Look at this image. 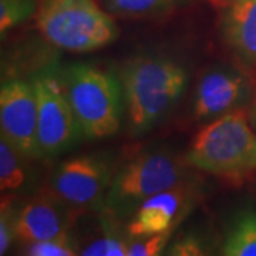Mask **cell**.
<instances>
[{
	"label": "cell",
	"instance_id": "1",
	"mask_svg": "<svg viewBox=\"0 0 256 256\" xmlns=\"http://www.w3.org/2000/svg\"><path fill=\"white\" fill-rule=\"evenodd\" d=\"M128 130L140 136L172 110L184 94L188 74L181 64L160 56H137L120 68Z\"/></svg>",
	"mask_w": 256,
	"mask_h": 256
},
{
	"label": "cell",
	"instance_id": "2",
	"mask_svg": "<svg viewBox=\"0 0 256 256\" xmlns=\"http://www.w3.org/2000/svg\"><path fill=\"white\" fill-rule=\"evenodd\" d=\"M186 162L232 181L256 176V132L246 112L229 111L201 128L190 144Z\"/></svg>",
	"mask_w": 256,
	"mask_h": 256
},
{
	"label": "cell",
	"instance_id": "3",
	"mask_svg": "<svg viewBox=\"0 0 256 256\" xmlns=\"http://www.w3.org/2000/svg\"><path fill=\"white\" fill-rule=\"evenodd\" d=\"M62 80L82 137L100 140L118 131L124 102L118 77L90 64L76 63L64 70Z\"/></svg>",
	"mask_w": 256,
	"mask_h": 256
},
{
	"label": "cell",
	"instance_id": "4",
	"mask_svg": "<svg viewBox=\"0 0 256 256\" xmlns=\"http://www.w3.org/2000/svg\"><path fill=\"white\" fill-rule=\"evenodd\" d=\"M36 24L52 46L73 53L108 46L120 34L116 22L94 0H40Z\"/></svg>",
	"mask_w": 256,
	"mask_h": 256
},
{
	"label": "cell",
	"instance_id": "5",
	"mask_svg": "<svg viewBox=\"0 0 256 256\" xmlns=\"http://www.w3.org/2000/svg\"><path fill=\"white\" fill-rule=\"evenodd\" d=\"M181 160L165 151H146L131 158L114 172L104 210L114 216H127L158 192L188 181Z\"/></svg>",
	"mask_w": 256,
	"mask_h": 256
},
{
	"label": "cell",
	"instance_id": "6",
	"mask_svg": "<svg viewBox=\"0 0 256 256\" xmlns=\"http://www.w3.org/2000/svg\"><path fill=\"white\" fill-rule=\"evenodd\" d=\"M112 176V165L107 156H78L56 166L48 188L50 194L73 210H100L104 208Z\"/></svg>",
	"mask_w": 256,
	"mask_h": 256
},
{
	"label": "cell",
	"instance_id": "7",
	"mask_svg": "<svg viewBox=\"0 0 256 256\" xmlns=\"http://www.w3.org/2000/svg\"><path fill=\"white\" fill-rule=\"evenodd\" d=\"M37 97V134L42 156H57L82 137L67 98L63 80L53 73H40L32 80Z\"/></svg>",
	"mask_w": 256,
	"mask_h": 256
},
{
	"label": "cell",
	"instance_id": "8",
	"mask_svg": "<svg viewBox=\"0 0 256 256\" xmlns=\"http://www.w3.org/2000/svg\"><path fill=\"white\" fill-rule=\"evenodd\" d=\"M37 124V97L33 82L14 78L3 82L0 88L2 137L28 160L42 156Z\"/></svg>",
	"mask_w": 256,
	"mask_h": 256
},
{
	"label": "cell",
	"instance_id": "9",
	"mask_svg": "<svg viewBox=\"0 0 256 256\" xmlns=\"http://www.w3.org/2000/svg\"><path fill=\"white\" fill-rule=\"evenodd\" d=\"M196 195L198 192L192 184L185 181L150 196L134 210L132 220L126 229L127 235L131 238H141L175 229L194 206Z\"/></svg>",
	"mask_w": 256,
	"mask_h": 256
},
{
	"label": "cell",
	"instance_id": "10",
	"mask_svg": "<svg viewBox=\"0 0 256 256\" xmlns=\"http://www.w3.org/2000/svg\"><path fill=\"white\" fill-rule=\"evenodd\" d=\"M250 94L249 80L230 67L210 68L196 84L192 114L200 121L216 118L245 104Z\"/></svg>",
	"mask_w": 256,
	"mask_h": 256
},
{
	"label": "cell",
	"instance_id": "11",
	"mask_svg": "<svg viewBox=\"0 0 256 256\" xmlns=\"http://www.w3.org/2000/svg\"><path fill=\"white\" fill-rule=\"evenodd\" d=\"M70 206L53 194H42L14 206V234L22 244H34L68 234L72 224Z\"/></svg>",
	"mask_w": 256,
	"mask_h": 256
},
{
	"label": "cell",
	"instance_id": "12",
	"mask_svg": "<svg viewBox=\"0 0 256 256\" xmlns=\"http://www.w3.org/2000/svg\"><path fill=\"white\" fill-rule=\"evenodd\" d=\"M224 42L239 58L256 67V0H216Z\"/></svg>",
	"mask_w": 256,
	"mask_h": 256
},
{
	"label": "cell",
	"instance_id": "13",
	"mask_svg": "<svg viewBox=\"0 0 256 256\" xmlns=\"http://www.w3.org/2000/svg\"><path fill=\"white\" fill-rule=\"evenodd\" d=\"M220 254L224 256H256V210L245 206L230 218L225 229Z\"/></svg>",
	"mask_w": 256,
	"mask_h": 256
},
{
	"label": "cell",
	"instance_id": "14",
	"mask_svg": "<svg viewBox=\"0 0 256 256\" xmlns=\"http://www.w3.org/2000/svg\"><path fill=\"white\" fill-rule=\"evenodd\" d=\"M28 160L6 138H0V190L3 196H12L30 185Z\"/></svg>",
	"mask_w": 256,
	"mask_h": 256
},
{
	"label": "cell",
	"instance_id": "15",
	"mask_svg": "<svg viewBox=\"0 0 256 256\" xmlns=\"http://www.w3.org/2000/svg\"><path fill=\"white\" fill-rule=\"evenodd\" d=\"M114 215L106 210L101 220V235L80 250L82 256H128L131 236H124L114 224Z\"/></svg>",
	"mask_w": 256,
	"mask_h": 256
},
{
	"label": "cell",
	"instance_id": "16",
	"mask_svg": "<svg viewBox=\"0 0 256 256\" xmlns=\"http://www.w3.org/2000/svg\"><path fill=\"white\" fill-rule=\"evenodd\" d=\"M184 0H102L106 10L118 18H152L176 8Z\"/></svg>",
	"mask_w": 256,
	"mask_h": 256
},
{
	"label": "cell",
	"instance_id": "17",
	"mask_svg": "<svg viewBox=\"0 0 256 256\" xmlns=\"http://www.w3.org/2000/svg\"><path fill=\"white\" fill-rule=\"evenodd\" d=\"M38 9L37 0H0V33L24 23Z\"/></svg>",
	"mask_w": 256,
	"mask_h": 256
},
{
	"label": "cell",
	"instance_id": "18",
	"mask_svg": "<svg viewBox=\"0 0 256 256\" xmlns=\"http://www.w3.org/2000/svg\"><path fill=\"white\" fill-rule=\"evenodd\" d=\"M78 245L70 234H64L56 238L28 244L24 255L30 256H74L80 255Z\"/></svg>",
	"mask_w": 256,
	"mask_h": 256
},
{
	"label": "cell",
	"instance_id": "19",
	"mask_svg": "<svg viewBox=\"0 0 256 256\" xmlns=\"http://www.w3.org/2000/svg\"><path fill=\"white\" fill-rule=\"evenodd\" d=\"M175 229H168L161 234L148 235L141 238H131L128 256H156L165 254V249L170 245L171 236Z\"/></svg>",
	"mask_w": 256,
	"mask_h": 256
},
{
	"label": "cell",
	"instance_id": "20",
	"mask_svg": "<svg viewBox=\"0 0 256 256\" xmlns=\"http://www.w3.org/2000/svg\"><path fill=\"white\" fill-rule=\"evenodd\" d=\"M210 252L206 240L195 234H185L174 239L165 249V255L170 256H202Z\"/></svg>",
	"mask_w": 256,
	"mask_h": 256
},
{
	"label": "cell",
	"instance_id": "21",
	"mask_svg": "<svg viewBox=\"0 0 256 256\" xmlns=\"http://www.w3.org/2000/svg\"><path fill=\"white\" fill-rule=\"evenodd\" d=\"M14 206L12 205V196H2L0 210V255L9 250L12 242L16 239L14 234Z\"/></svg>",
	"mask_w": 256,
	"mask_h": 256
},
{
	"label": "cell",
	"instance_id": "22",
	"mask_svg": "<svg viewBox=\"0 0 256 256\" xmlns=\"http://www.w3.org/2000/svg\"><path fill=\"white\" fill-rule=\"evenodd\" d=\"M249 118H250V122H252V126H254L256 130V102H255V106L252 107L250 112H249Z\"/></svg>",
	"mask_w": 256,
	"mask_h": 256
}]
</instances>
